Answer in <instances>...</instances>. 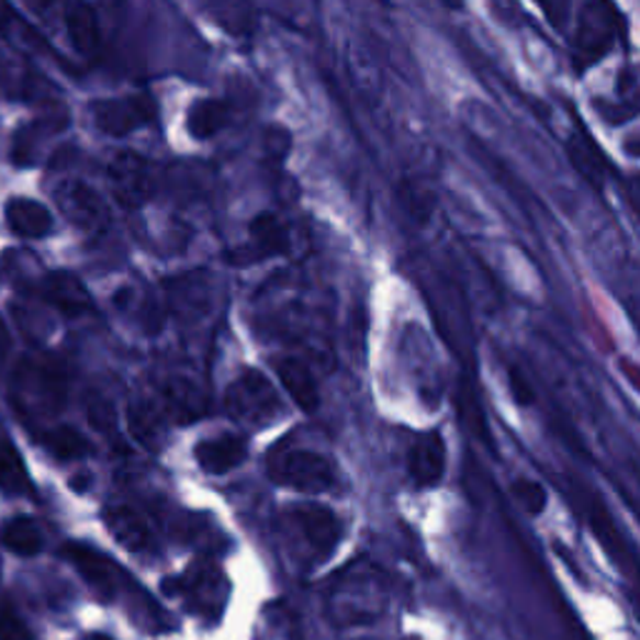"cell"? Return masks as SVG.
I'll list each match as a JSON object with an SVG mask.
<instances>
[{
	"label": "cell",
	"mask_w": 640,
	"mask_h": 640,
	"mask_svg": "<svg viewBox=\"0 0 640 640\" xmlns=\"http://www.w3.org/2000/svg\"><path fill=\"white\" fill-rule=\"evenodd\" d=\"M31 489V478L25 473L21 456L0 436V491L8 495H29Z\"/></svg>",
	"instance_id": "24"
},
{
	"label": "cell",
	"mask_w": 640,
	"mask_h": 640,
	"mask_svg": "<svg viewBox=\"0 0 640 640\" xmlns=\"http://www.w3.org/2000/svg\"><path fill=\"white\" fill-rule=\"evenodd\" d=\"M43 446L53 458H56V461H63V463L83 461V458L90 456V450H93V446H90V440L83 436V433L68 426L45 430Z\"/></svg>",
	"instance_id": "22"
},
{
	"label": "cell",
	"mask_w": 640,
	"mask_h": 640,
	"mask_svg": "<svg viewBox=\"0 0 640 640\" xmlns=\"http://www.w3.org/2000/svg\"><path fill=\"white\" fill-rule=\"evenodd\" d=\"M620 38V13L610 0H585L575 25L571 60L575 74H588L616 48Z\"/></svg>",
	"instance_id": "2"
},
{
	"label": "cell",
	"mask_w": 640,
	"mask_h": 640,
	"mask_svg": "<svg viewBox=\"0 0 640 640\" xmlns=\"http://www.w3.org/2000/svg\"><path fill=\"white\" fill-rule=\"evenodd\" d=\"M88 640H108V638H103V636H93V638H88Z\"/></svg>",
	"instance_id": "30"
},
{
	"label": "cell",
	"mask_w": 640,
	"mask_h": 640,
	"mask_svg": "<svg viewBox=\"0 0 640 640\" xmlns=\"http://www.w3.org/2000/svg\"><path fill=\"white\" fill-rule=\"evenodd\" d=\"M446 438L440 430H426L408 450V475L416 489H436L446 475Z\"/></svg>",
	"instance_id": "11"
},
{
	"label": "cell",
	"mask_w": 640,
	"mask_h": 640,
	"mask_svg": "<svg viewBox=\"0 0 640 640\" xmlns=\"http://www.w3.org/2000/svg\"><path fill=\"white\" fill-rule=\"evenodd\" d=\"M56 203L68 223L88 236H101L111 225V209L105 198L83 180H63L56 186Z\"/></svg>",
	"instance_id": "7"
},
{
	"label": "cell",
	"mask_w": 640,
	"mask_h": 640,
	"mask_svg": "<svg viewBox=\"0 0 640 640\" xmlns=\"http://www.w3.org/2000/svg\"><path fill=\"white\" fill-rule=\"evenodd\" d=\"M508 385H510V393L516 403L520 405H534L536 403V393L530 383L526 381V375H523L518 368H508Z\"/></svg>",
	"instance_id": "28"
},
{
	"label": "cell",
	"mask_w": 640,
	"mask_h": 640,
	"mask_svg": "<svg viewBox=\"0 0 640 640\" xmlns=\"http://www.w3.org/2000/svg\"><path fill=\"white\" fill-rule=\"evenodd\" d=\"M38 293L43 301L53 305L58 313L68 315V318H80L90 311V295L86 285L78 281L76 276L66 273V270H53L41 281Z\"/></svg>",
	"instance_id": "13"
},
{
	"label": "cell",
	"mask_w": 640,
	"mask_h": 640,
	"mask_svg": "<svg viewBox=\"0 0 640 640\" xmlns=\"http://www.w3.org/2000/svg\"><path fill=\"white\" fill-rule=\"evenodd\" d=\"M293 248V233L283 218L276 213H260L250 221L248 246L243 248V258L238 263H256V260L285 256Z\"/></svg>",
	"instance_id": "12"
},
{
	"label": "cell",
	"mask_w": 640,
	"mask_h": 640,
	"mask_svg": "<svg viewBox=\"0 0 640 640\" xmlns=\"http://www.w3.org/2000/svg\"><path fill=\"white\" fill-rule=\"evenodd\" d=\"M5 223L18 238L41 240L50 236L53 213L41 201L25 195H15L5 203Z\"/></svg>",
	"instance_id": "15"
},
{
	"label": "cell",
	"mask_w": 640,
	"mask_h": 640,
	"mask_svg": "<svg viewBox=\"0 0 640 640\" xmlns=\"http://www.w3.org/2000/svg\"><path fill=\"white\" fill-rule=\"evenodd\" d=\"M63 555L80 573V579L96 593H101L103 598H113L121 591V568L115 565L113 558H108L98 548L86 543H66L63 546Z\"/></svg>",
	"instance_id": "10"
},
{
	"label": "cell",
	"mask_w": 640,
	"mask_h": 640,
	"mask_svg": "<svg viewBox=\"0 0 640 640\" xmlns=\"http://www.w3.org/2000/svg\"><path fill=\"white\" fill-rule=\"evenodd\" d=\"M15 408L31 418H48L66 405V381L43 360H23L13 375Z\"/></svg>",
	"instance_id": "4"
},
{
	"label": "cell",
	"mask_w": 640,
	"mask_h": 640,
	"mask_svg": "<svg viewBox=\"0 0 640 640\" xmlns=\"http://www.w3.org/2000/svg\"><path fill=\"white\" fill-rule=\"evenodd\" d=\"M105 526L123 548L133 553H146L148 548L156 546V536L148 518L131 506H111L105 510Z\"/></svg>",
	"instance_id": "14"
},
{
	"label": "cell",
	"mask_w": 640,
	"mask_h": 640,
	"mask_svg": "<svg viewBox=\"0 0 640 640\" xmlns=\"http://www.w3.org/2000/svg\"><path fill=\"white\" fill-rule=\"evenodd\" d=\"M228 413L248 428H266L281 416V398L260 371H243L225 393Z\"/></svg>",
	"instance_id": "5"
},
{
	"label": "cell",
	"mask_w": 640,
	"mask_h": 640,
	"mask_svg": "<svg viewBox=\"0 0 640 640\" xmlns=\"http://www.w3.org/2000/svg\"><path fill=\"white\" fill-rule=\"evenodd\" d=\"M0 640H35L11 603L0 600Z\"/></svg>",
	"instance_id": "27"
},
{
	"label": "cell",
	"mask_w": 640,
	"mask_h": 640,
	"mask_svg": "<svg viewBox=\"0 0 640 640\" xmlns=\"http://www.w3.org/2000/svg\"><path fill=\"white\" fill-rule=\"evenodd\" d=\"M440 3H443L448 11H463L465 8V0H440Z\"/></svg>",
	"instance_id": "29"
},
{
	"label": "cell",
	"mask_w": 640,
	"mask_h": 640,
	"mask_svg": "<svg viewBox=\"0 0 640 640\" xmlns=\"http://www.w3.org/2000/svg\"><path fill=\"white\" fill-rule=\"evenodd\" d=\"M513 495H516V501L528 516H540L548 506V491L538 481H530V478H520V481L513 483Z\"/></svg>",
	"instance_id": "26"
},
{
	"label": "cell",
	"mask_w": 640,
	"mask_h": 640,
	"mask_svg": "<svg viewBox=\"0 0 640 640\" xmlns=\"http://www.w3.org/2000/svg\"><path fill=\"white\" fill-rule=\"evenodd\" d=\"M166 593L183 598V603L203 616H218L228 600V581L213 565H193L188 573L166 581Z\"/></svg>",
	"instance_id": "6"
},
{
	"label": "cell",
	"mask_w": 640,
	"mask_h": 640,
	"mask_svg": "<svg viewBox=\"0 0 640 640\" xmlns=\"http://www.w3.org/2000/svg\"><path fill=\"white\" fill-rule=\"evenodd\" d=\"M66 31L74 48L83 56H96L101 50V25L93 8L83 0H74L66 11Z\"/></svg>",
	"instance_id": "20"
},
{
	"label": "cell",
	"mask_w": 640,
	"mask_h": 640,
	"mask_svg": "<svg viewBox=\"0 0 640 640\" xmlns=\"http://www.w3.org/2000/svg\"><path fill=\"white\" fill-rule=\"evenodd\" d=\"M270 481L301 493H323L336 489L338 473L326 456L308 448H273L268 453Z\"/></svg>",
	"instance_id": "3"
},
{
	"label": "cell",
	"mask_w": 640,
	"mask_h": 640,
	"mask_svg": "<svg viewBox=\"0 0 640 640\" xmlns=\"http://www.w3.org/2000/svg\"><path fill=\"white\" fill-rule=\"evenodd\" d=\"M153 115H156V103L150 96L101 98L90 105V119L96 128L111 138H123V135L146 128Z\"/></svg>",
	"instance_id": "9"
},
{
	"label": "cell",
	"mask_w": 640,
	"mask_h": 640,
	"mask_svg": "<svg viewBox=\"0 0 640 640\" xmlns=\"http://www.w3.org/2000/svg\"><path fill=\"white\" fill-rule=\"evenodd\" d=\"M276 373L278 381L283 383V388L291 393V398L301 405L305 413H313L318 408L321 395H318V383H315V375L308 366L303 363L301 358L283 356L276 358Z\"/></svg>",
	"instance_id": "18"
},
{
	"label": "cell",
	"mask_w": 640,
	"mask_h": 640,
	"mask_svg": "<svg viewBox=\"0 0 640 640\" xmlns=\"http://www.w3.org/2000/svg\"><path fill=\"white\" fill-rule=\"evenodd\" d=\"M0 540H3V546L15 555H38L43 548V530L33 518L18 516L3 523Z\"/></svg>",
	"instance_id": "23"
},
{
	"label": "cell",
	"mask_w": 640,
	"mask_h": 640,
	"mask_svg": "<svg viewBox=\"0 0 640 640\" xmlns=\"http://www.w3.org/2000/svg\"><path fill=\"white\" fill-rule=\"evenodd\" d=\"M565 153L571 158L573 168L588 180L593 188H603L606 186V176H608V164L603 150L596 146L593 135L579 125L565 141Z\"/></svg>",
	"instance_id": "17"
},
{
	"label": "cell",
	"mask_w": 640,
	"mask_h": 640,
	"mask_svg": "<svg viewBox=\"0 0 640 640\" xmlns=\"http://www.w3.org/2000/svg\"><path fill=\"white\" fill-rule=\"evenodd\" d=\"M108 186L121 209H141L153 193V173L148 160L135 150H119L108 160Z\"/></svg>",
	"instance_id": "8"
},
{
	"label": "cell",
	"mask_w": 640,
	"mask_h": 640,
	"mask_svg": "<svg viewBox=\"0 0 640 640\" xmlns=\"http://www.w3.org/2000/svg\"><path fill=\"white\" fill-rule=\"evenodd\" d=\"M246 440L240 436H233V433H223V436L205 438L195 446V461L203 468L205 473L223 475L231 473L233 468H238L246 461Z\"/></svg>",
	"instance_id": "16"
},
{
	"label": "cell",
	"mask_w": 640,
	"mask_h": 640,
	"mask_svg": "<svg viewBox=\"0 0 640 640\" xmlns=\"http://www.w3.org/2000/svg\"><path fill=\"white\" fill-rule=\"evenodd\" d=\"M164 405L176 420L188 423L203 416L209 401H205L203 388L195 385L191 378H170L164 385Z\"/></svg>",
	"instance_id": "19"
},
{
	"label": "cell",
	"mask_w": 640,
	"mask_h": 640,
	"mask_svg": "<svg viewBox=\"0 0 640 640\" xmlns=\"http://www.w3.org/2000/svg\"><path fill=\"white\" fill-rule=\"evenodd\" d=\"M281 530L291 551L303 563L315 565L336 553L343 538V520L326 506H293L281 516Z\"/></svg>",
	"instance_id": "1"
},
{
	"label": "cell",
	"mask_w": 640,
	"mask_h": 640,
	"mask_svg": "<svg viewBox=\"0 0 640 640\" xmlns=\"http://www.w3.org/2000/svg\"><path fill=\"white\" fill-rule=\"evenodd\" d=\"M228 125V105L215 98H201L188 111V133L195 141H211Z\"/></svg>",
	"instance_id": "21"
},
{
	"label": "cell",
	"mask_w": 640,
	"mask_h": 640,
	"mask_svg": "<svg viewBox=\"0 0 640 640\" xmlns=\"http://www.w3.org/2000/svg\"><path fill=\"white\" fill-rule=\"evenodd\" d=\"M128 426L138 443L156 448L164 438V416L150 403H133L128 408Z\"/></svg>",
	"instance_id": "25"
}]
</instances>
